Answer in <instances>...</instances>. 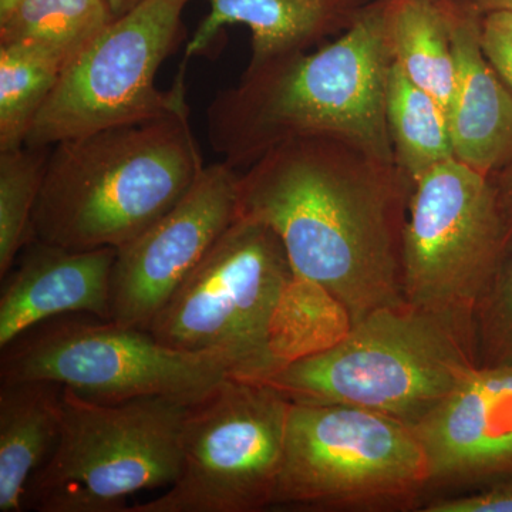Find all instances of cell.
<instances>
[{
	"label": "cell",
	"instance_id": "1",
	"mask_svg": "<svg viewBox=\"0 0 512 512\" xmlns=\"http://www.w3.org/2000/svg\"><path fill=\"white\" fill-rule=\"evenodd\" d=\"M413 183L336 137L279 144L239 173L238 215L278 235L298 284L346 325L404 301L403 232Z\"/></svg>",
	"mask_w": 512,
	"mask_h": 512
},
{
	"label": "cell",
	"instance_id": "2",
	"mask_svg": "<svg viewBox=\"0 0 512 512\" xmlns=\"http://www.w3.org/2000/svg\"><path fill=\"white\" fill-rule=\"evenodd\" d=\"M393 63L386 0H373L345 32L315 52L247 67L208 106V140L237 170L279 144L315 136L340 138L396 164L386 117Z\"/></svg>",
	"mask_w": 512,
	"mask_h": 512
},
{
	"label": "cell",
	"instance_id": "3",
	"mask_svg": "<svg viewBox=\"0 0 512 512\" xmlns=\"http://www.w3.org/2000/svg\"><path fill=\"white\" fill-rule=\"evenodd\" d=\"M190 114L94 131L53 146L32 239L119 249L191 190L204 170Z\"/></svg>",
	"mask_w": 512,
	"mask_h": 512
},
{
	"label": "cell",
	"instance_id": "4",
	"mask_svg": "<svg viewBox=\"0 0 512 512\" xmlns=\"http://www.w3.org/2000/svg\"><path fill=\"white\" fill-rule=\"evenodd\" d=\"M474 340L410 303L375 309L265 383L291 403L346 404L414 426L478 369Z\"/></svg>",
	"mask_w": 512,
	"mask_h": 512
},
{
	"label": "cell",
	"instance_id": "5",
	"mask_svg": "<svg viewBox=\"0 0 512 512\" xmlns=\"http://www.w3.org/2000/svg\"><path fill=\"white\" fill-rule=\"evenodd\" d=\"M296 284L278 235L238 215L148 332L171 349L218 353L234 377L265 382L289 359L276 348L275 322Z\"/></svg>",
	"mask_w": 512,
	"mask_h": 512
},
{
	"label": "cell",
	"instance_id": "6",
	"mask_svg": "<svg viewBox=\"0 0 512 512\" xmlns=\"http://www.w3.org/2000/svg\"><path fill=\"white\" fill-rule=\"evenodd\" d=\"M59 441L26 491L25 510L126 512L141 491L175 483L188 406L168 397L100 403L63 389Z\"/></svg>",
	"mask_w": 512,
	"mask_h": 512
},
{
	"label": "cell",
	"instance_id": "7",
	"mask_svg": "<svg viewBox=\"0 0 512 512\" xmlns=\"http://www.w3.org/2000/svg\"><path fill=\"white\" fill-rule=\"evenodd\" d=\"M430 490L413 427L346 404L291 403L272 508L407 510Z\"/></svg>",
	"mask_w": 512,
	"mask_h": 512
},
{
	"label": "cell",
	"instance_id": "8",
	"mask_svg": "<svg viewBox=\"0 0 512 512\" xmlns=\"http://www.w3.org/2000/svg\"><path fill=\"white\" fill-rule=\"evenodd\" d=\"M234 377L218 353L184 352L148 330L92 315L46 320L2 349V382L47 380L93 402L168 397L194 404Z\"/></svg>",
	"mask_w": 512,
	"mask_h": 512
},
{
	"label": "cell",
	"instance_id": "9",
	"mask_svg": "<svg viewBox=\"0 0 512 512\" xmlns=\"http://www.w3.org/2000/svg\"><path fill=\"white\" fill-rule=\"evenodd\" d=\"M191 0H143L116 18L64 70L25 146L49 148L106 128L190 114L185 67L158 89L161 64L183 40Z\"/></svg>",
	"mask_w": 512,
	"mask_h": 512
},
{
	"label": "cell",
	"instance_id": "10",
	"mask_svg": "<svg viewBox=\"0 0 512 512\" xmlns=\"http://www.w3.org/2000/svg\"><path fill=\"white\" fill-rule=\"evenodd\" d=\"M512 235L491 177L457 158L413 183L403 232L404 301L474 340V311Z\"/></svg>",
	"mask_w": 512,
	"mask_h": 512
},
{
	"label": "cell",
	"instance_id": "11",
	"mask_svg": "<svg viewBox=\"0 0 512 512\" xmlns=\"http://www.w3.org/2000/svg\"><path fill=\"white\" fill-rule=\"evenodd\" d=\"M291 402L265 382L228 377L190 404L180 476L126 512H259L274 503Z\"/></svg>",
	"mask_w": 512,
	"mask_h": 512
},
{
	"label": "cell",
	"instance_id": "12",
	"mask_svg": "<svg viewBox=\"0 0 512 512\" xmlns=\"http://www.w3.org/2000/svg\"><path fill=\"white\" fill-rule=\"evenodd\" d=\"M237 168L205 165L191 190L143 234L117 249L111 320L148 330L171 296L238 218Z\"/></svg>",
	"mask_w": 512,
	"mask_h": 512
},
{
	"label": "cell",
	"instance_id": "13",
	"mask_svg": "<svg viewBox=\"0 0 512 512\" xmlns=\"http://www.w3.org/2000/svg\"><path fill=\"white\" fill-rule=\"evenodd\" d=\"M412 427L430 488L512 480V367H478Z\"/></svg>",
	"mask_w": 512,
	"mask_h": 512
},
{
	"label": "cell",
	"instance_id": "14",
	"mask_svg": "<svg viewBox=\"0 0 512 512\" xmlns=\"http://www.w3.org/2000/svg\"><path fill=\"white\" fill-rule=\"evenodd\" d=\"M22 252L0 296V349L59 316L111 320L116 248L72 251L32 239Z\"/></svg>",
	"mask_w": 512,
	"mask_h": 512
},
{
	"label": "cell",
	"instance_id": "15",
	"mask_svg": "<svg viewBox=\"0 0 512 512\" xmlns=\"http://www.w3.org/2000/svg\"><path fill=\"white\" fill-rule=\"evenodd\" d=\"M456 59L447 119L454 156L493 177L512 160V93L481 47L480 12L470 0H444Z\"/></svg>",
	"mask_w": 512,
	"mask_h": 512
},
{
	"label": "cell",
	"instance_id": "16",
	"mask_svg": "<svg viewBox=\"0 0 512 512\" xmlns=\"http://www.w3.org/2000/svg\"><path fill=\"white\" fill-rule=\"evenodd\" d=\"M373 0H208L202 20L185 50L184 63L207 52L222 30L244 25L251 30L248 69L308 52L326 37L340 35Z\"/></svg>",
	"mask_w": 512,
	"mask_h": 512
},
{
	"label": "cell",
	"instance_id": "17",
	"mask_svg": "<svg viewBox=\"0 0 512 512\" xmlns=\"http://www.w3.org/2000/svg\"><path fill=\"white\" fill-rule=\"evenodd\" d=\"M62 384H0V512L25 510L32 477L55 450L62 430Z\"/></svg>",
	"mask_w": 512,
	"mask_h": 512
},
{
	"label": "cell",
	"instance_id": "18",
	"mask_svg": "<svg viewBox=\"0 0 512 512\" xmlns=\"http://www.w3.org/2000/svg\"><path fill=\"white\" fill-rule=\"evenodd\" d=\"M394 62L446 114L456 90V59L444 0H386Z\"/></svg>",
	"mask_w": 512,
	"mask_h": 512
},
{
	"label": "cell",
	"instance_id": "19",
	"mask_svg": "<svg viewBox=\"0 0 512 512\" xmlns=\"http://www.w3.org/2000/svg\"><path fill=\"white\" fill-rule=\"evenodd\" d=\"M386 117L397 167L412 183L434 165L456 158L446 111L393 63Z\"/></svg>",
	"mask_w": 512,
	"mask_h": 512
},
{
	"label": "cell",
	"instance_id": "20",
	"mask_svg": "<svg viewBox=\"0 0 512 512\" xmlns=\"http://www.w3.org/2000/svg\"><path fill=\"white\" fill-rule=\"evenodd\" d=\"M114 19L106 0H20L0 18V45L37 47L69 66Z\"/></svg>",
	"mask_w": 512,
	"mask_h": 512
},
{
	"label": "cell",
	"instance_id": "21",
	"mask_svg": "<svg viewBox=\"0 0 512 512\" xmlns=\"http://www.w3.org/2000/svg\"><path fill=\"white\" fill-rule=\"evenodd\" d=\"M67 64L28 45H0V150L22 147Z\"/></svg>",
	"mask_w": 512,
	"mask_h": 512
},
{
	"label": "cell",
	"instance_id": "22",
	"mask_svg": "<svg viewBox=\"0 0 512 512\" xmlns=\"http://www.w3.org/2000/svg\"><path fill=\"white\" fill-rule=\"evenodd\" d=\"M46 148L0 150V276L32 241V220L45 178Z\"/></svg>",
	"mask_w": 512,
	"mask_h": 512
},
{
	"label": "cell",
	"instance_id": "23",
	"mask_svg": "<svg viewBox=\"0 0 512 512\" xmlns=\"http://www.w3.org/2000/svg\"><path fill=\"white\" fill-rule=\"evenodd\" d=\"M480 367H512V235L491 275L473 318Z\"/></svg>",
	"mask_w": 512,
	"mask_h": 512
},
{
	"label": "cell",
	"instance_id": "24",
	"mask_svg": "<svg viewBox=\"0 0 512 512\" xmlns=\"http://www.w3.org/2000/svg\"><path fill=\"white\" fill-rule=\"evenodd\" d=\"M480 39L485 57L512 93V10L483 13Z\"/></svg>",
	"mask_w": 512,
	"mask_h": 512
},
{
	"label": "cell",
	"instance_id": "25",
	"mask_svg": "<svg viewBox=\"0 0 512 512\" xmlns=\"http://www.w3.org/2000/svg\"><path fill=\"white\" fill-rule=\"evenodd\" d=\"M426 512H512V480L500 481L476 493L436 498L421 508Z\"/></svg>",
	"mask_w": 512,
	"mask_h": 512
},
{
	"label": "cell",
	"instance_id": "26",
	"mask_svg": "<svg viewBox=\"0 0 512 512\" xmlns=\"http://www.w3.org/2000/svg\"><path fill=\"white\" fill-rule=\"evenodd\" d=\"M497 190L498 201L503 208L505 217L512 224V160L511 163L505 165L503 170L498 171L491 177Z\"/></svg>",
	"mask_w": 512,
	"mask_h": 512
},
{
	"label": "cell",
	"instance_id": "27",
	"mask_svg": "<svg viewBox=\"0 0 512 512\" xmlns=\"http://www.w3.org/2000/svg\"><path fill=\"white\" fill-rule=\"evenodd\" d=\"M481 13L494 10H512V0H470Z\"/></svg>",
	"mask_w": 512,
	"mask_h": 512
},
{
	"label": "cell",
	"instance_id": "28",
	"mask_svg": "<svg viewBox=\"0 0 512 512\" xmlns=\"http://www.w3.org/2000/svg\"><path fill=\"white\" fill-rule=\"evenodd\" d=\"M106 2L114 18H120L121 15L133 9L134 6H137L143 0H106Z\"/></svg>",
	"mask_w": 512,
	"mask_h": 512
},
{
	"label": "cell",
	"instance_id": "29",
	"mask_svg": "<svg viewBox=\"0 0 512 512\" xmlns=\"http://www.w3.org/2000/svg\"><path fill=\"white\" fill-rule=\"evenodd\" d=\"M20 0H0V18H3V16L8 15L10 10L15 8L16 5Z\"/></svg>",
	"mask_w": 512,
	"mask_h": 512
}]
</instances>
